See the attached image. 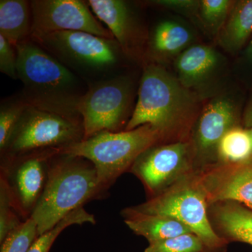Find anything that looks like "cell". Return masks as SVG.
<instances>
[{"mask_svg": "<svg viewBox=\"0 0 252 252\" xmlns=\"http://www.w3.org/2000/svg\"><path fill=\"white\" fill-rule=\"evenodd\" d=\"M194 94L163 68L151 64L144 68L138 98L125 130L149 125L164 143L187 140L197 112Z\"/></svg>", "mask_w": 252, "mask_h": 252, "instance_id": "obj_1", "label": "cell"}, {"mask_svg": "<svg viewBox=\"0 0 252 252\" xmlns=\"http://www.w3.org/2000/svg\"><path fill=\"white\" fill-rule=\"evenodd\" d=\"M16 49L25 102L82 122L77 104L86 91L74 72L31 38L19 43Z\"/></svg>", "mask_w": 252, "mask_h": 252, "instance_id": "obj_2", "label": "cell"}, {"mask_svg": "<svg viewBox=\"0 0 252 252\" xmlns=\"http://www.w3.org/2000/svg\"><path fill=\"white\" fill-rule=\"evenodd\" d=\"M109 194L99 185L90 160L59 152L50 158L45 188L31 217L41 235L71 212Z\"/></svg>", "mask_w": 252, "mask_h": 252, "instance_id": "obj_3", "label": "cell"}, {"mask_svg": "<svg viewBox=\"0 0 252 252\" xmlns=\"http://www.w3.org/2000/svg\"><path fill=\"white\" fill-rule=\"evenodd\" d=\"M160 143H164L160 134L152 126L144 125L132 130L102 131L59 152L90 160L95 167L99 185L109 193L112 186L129 172L141 154Z\"/></svg>", "mask_w": 252, "mask_h": 252, "instance_id": "obj_4", "label": "cell"}, {"mask_svg": "<svg viewBox=\"0 0 252 252\" xmlns=\"http://www.w3.org/2000/svg\"><path fill=\"white\" fill-rule=\"evenodd\" d=\"M138 213L170 217L203 240L210 252H224L228 243L219 237L209 220L206 194L195 172L157 196L129 207Z\"/></svg>", "mask_w": 252, "mask_h": 252, "instance_id": "obj_5", "label": "cell"}, {"mask_svg": "<svg viewBox=\"0 0 252 252\" xmlns=\"http://www.w3.org/2000/svg\"><path fill=\"white\" fill-rule=\"evenodd\" d=\"M31 38L69 69L93 75L110 72L123 52L115 39L86 32H55Z\"/></svg>", "mask_w": 252, "mask_h": 252, "instance_id": "obj_6", "label": "cell"}, {"mask_svg": "<svg viewBox=\"0 0 252 252\" xmlns=\"http://www.w3.org/2000/svg\"><path fill=\"white\" fill-rule=\"evenodd\" d=\"M84 137L82 122L28 105L1 154V160L61 149Z\"/></svg>", "mask_w": 252, "mask_h": 252, "instance_id": "obj_7", "label": "cell"}, {"mask_svg": "<svg viewBox=\"0 0 252 252\" xmlns=\"http://www.w3.org/2000/svg\"><path fill=\"white\" fill-rule=\"evenodd\" d=\"M131 97L132 88L126 78H109L89 86L77 104L84 140L102 131L125 130Z\"/></svg>", "mask_w": 252, "mask_h": 252, "instance_id": "obj_8", "label": "cell"}, {"mask_svg": "<svg viewBox=\"0 0 252 252\" xmlns=\"http://www.w3.org/2000/svg\"><path fill=\"white\" fill-rule=\"evenodd\" d=\"M194 161L191 141L160 143L141 154L129 172L142 182L149 199L195 172Z\"/></svg>", "mask_w": 252, "mask_h": 252, "instance_id": "obj_9", "label": "cell"}, {"mask_svg": "<svg viewBox=\"0 0 252 252\" xmlns=\"http://www.w3.org/2000/svg\"><path fill=\"white\" fill-rule=\"evenodd\" d=\"M59 149H49L1 160L0 179L7 185L23 220L32 215L48 177L49 162Z\"/></svg>", "mask_w": 252, "mask_h": 252, "instance_id": "obj_10", "label": "cell"}, {"mask_svg": "<svg viewBox=\"0 0 252 252\" xmlns=\"http://www.w3.org/2000/svg\"><path fill=\"white\" fill-rule=\"evenodd\" d=\"M31 7L32 35L60 31H81L114 39L109 30L94 16L87 1L32 0Z\"/></svg>", "mask_w": 252, "mask_h": 252, "instance_id": "obj_11", "label": "cell"}, {"mask_svg": "<svg viewBox=\"0 0 252 252\" xmlns=\"http://www.w3.org/2000/svg\"><path fill=\"white\" fill-rule=\"evenodd\" d=\"M238 125L234 103L226 97L213 99L203 109L193 134L195 172L217 163V148L223 136Z\"/></svg>", "mask_w": 252, "mask_h": 252, "instance_id": "obj_12", "label": "cell"}, {"mask_svg": "<svg viewBox=\"0 0 252 252\" xmlns=\"http://www.w3.org/2000/svg\"><path fill=\"white\" fill-rule=\"evenodd\" d=\"M195 173L208 205L229 200L252 209V160L239 164H214Z\"/></svg>", "mask_w": 252, "mask_h": 252, "instance_id": "obj_13", "label": "cell"}, {"mask_svg": "<svg viewBox=\"0 0 252 252\" xmlns=\"http://www.w3.org/2000/svg\"><path fill=\"white\" fill-rule=\"evenodd\" d=\"M209 220L220 238L252 245V209L235 201L209 204Z\"/></svg>", "mask_w": 252, "mask_h": 252, "instance_id": "obj_14", "label": "cell"}, {"mask_svg": "<svg viewBox=\"0 0 252 252\" xmlns=\"http://www.w3.org/2000/svg\"><path fill=\"white\" fill-rule=\"evenodd\" d=\"M91 11L101 23L107 26L122 48L127 54L135 39V24L128 5L122 0H89Z\"/></svg>", "mask_w": 252, "mask_h": 252, "instance_id": "obj_15", "label": "cell"}, {"mask_svg": "<svg viewBox=\"0 0 252 252\" xmlns=\"http://www.w3.org/2000/svg\"><path fill=\"white\" fill-rule=\"evenodd\" d=\"M121 215L135 234L144 237L149 244L157 243L185 233H192L186 225L170 217L144 215L126 207Z\"/></svg>", "mask_w": 252, "mask_h": 252, "instance_id": "obj_16", "label": "cell"}, {"mask_svg": "<svg viewBox=\"0 0 252 252\" xmlns=\"http://www.w3.org/2000/svg\"><path fill=\"white\" fill-rule=\"evenodd\" d=\"M219 61L218 54L210 46H190L179 55L176 60L179 80L188 89L197 85L213 72Z\"/></svg>", "mask_w": 252, "mask_h": 252, "instance_id": "obj_17", "label": "cell"}, {"mask_svg": "<svg viewBox=\"0 0 252 252\" xmlns=\"http://www.w3.org/2000/svg\"><path fill=\"white\" fill-rule=\"evenodd\" d=\"M32 29L31 1H0V34L6 40L16 46L31 37Z\"/></svg>", "mask_w": 252, "mask_h": 252, "instance_id": "obj_18", "label": "cell"}, {"mask_svg": "<svg viewBox=\"0 0 252 252\" xmlns=\"http://www.w3.org/2000/svg\"><path fill=\"white\" fill-rule=\"evenodd\" d=\"M252 36V0L234 4L220 34V42L230 51H238Z\"/></svg>", "mask_w": 252, "mask_h": 252, "instance_id": "obj_19", "label": "cell"}, {"mask_svg": "<svg viewBox=\"0 0 252 252\" xmlns=\"http://www.w3.org/2000/svg\"><path fill=\"white\" fill-rule=\"evenodd\" d=\"M191 39V33L183 25L174 21H164L154 30L151 49L158 56L171 57L182 54Z\"/></svg>", "mask_w": 252, "mask_h": 252, "instance_id": "obj_20", "label": "cell"}, {"mask_svg": "<svg viewBox=\"0 0 252 252\" xmlns=\"http://www.w3.org/2000/svg\"><path fill=\"white\" fill-rule=\"evenodd\" d=\"M252 160V140L248 129L237 126L222 137L217 148V163L239 164Z\"/></svg>", "mask_w": 252, "mask_h": 252, "instance_id": "obj_21", "label": "cell"}, {"mask_svg": "<svg viewBox=\"0 0 252 252\" xmlns=\"http://www.w3.org/2000/svg\"><path fill=\"white\" fill-rule=\"evenodd\" d=\"M87 223L95 224V218L94 215L86 211L84 207H79L63 219L51 229L39 235L28 252H49L56 239L63 230L71 225Z\"/></svg>", "mask_w": 252, "mask_h": 252, "instance_id": "obj_22", "label": "cell"}, {"mask_svg": "<svg viewBox=\"0 0 252 252\" xmlns=\"http://www.w3.org/2000/svg\"><path fill=\"white\" fill-rule=\"evenodd\" d=\"M28 104L17 98L2 102L0 108V153L4 152Z\"/></svg>", "mask_w": 252, "mask_h": 252, "instance_id": "obj_23", "label": "cell"}, {"mask_svg": "<svg viewBox=\"0 0 252 252\" xmlns=\"http://www.w3.org/2000/svg\"><path fill=\"white\" fill-rule=\"evenodd\" d=\"M25 221L15 205L9 188L0 179V243Z\"/></svg>", "mask_w": 252, "mask_h": 252, "instance_id": "obj_24", "label": "cell"}, {"mask_svg": "<svg viewBox=\"0 0 252 252\" xmlns=\"http://www.w3.org/2000/svg\"><path fill=\"white\" fill-rule=\"evenodd\" d=\"M39 236L37 225L30 217L0 243V252H28Z\"/></svg>", "mask_w": 252, "mask_h": 252, "instance_id": "obj_25", "label": "cell"}, {"mask_svg": "<svg viewBox=\"0 0 252 252\" xmlns=\"http://www.w3.org/2000/svg\"><path fill=\"white\" fill-rule=\"evenodd\" d=\"M144 252H210L198 235L185 233L149 244Z\"/></svg>", "mask_w": 252, "mask_h": 252, "instance_id": "obj_26", "label": "cell"}, {"mask_svg": "<svg viewBox=\"0 0 252 252\" xmlns=\"http://www.w3.org/2000/svg\"><path fill=\"white\" fill-rule=\"evenodd\" d=\"M233 1L228 0H203L200 1V16L207 26L217 30L223 25L232 11Z\"/></svg>", "mask_w": 252, "mask_h": 252, "instance_id": "obj_27", "label": "cell"}, {"mask_svg": "<svg viewBox=\"0 0 252 252\" xmlns=\"http://www.w3.org/2000/svg\"><path fill=\"white\" fill-rule=\"evenodd\" d=\"M0 71L11 79H18L16 46L0 34Z\"/></svg>", "mask_w": 252, "mask_h": 252, "instance_id": "obj_28", "label": "cell"}, {"mask_svg": "<svg viewBox=\"0 0 252 252\" xmlns=\"http://www.w3.org/2000/svg\"><path fill=\"white\" fill-rule=\"evenodd\" d=\"M153 4L160 5L170 9L189 11L194 10L200 5V2L192 0H158L154 1Z\"/></svg>", "mask_w": 252, "mask_h": 252, "instance_id": "obj_29", "label": "cell"}, {"mask_svg": "<svg viewBox=\"0 0 252 252\" xmlns=\"http://www.w3.org/2000/svg\"><path fill=\"white\" fill-rule=\"evenodd\" d=\"M243 122L245 128L249 129L252 127V98L244 112Z\"/></svg>", "mask_w": 252, "mask_h": 252, "instance_id": "obj_30", "label": "cell"}, {"mask_svg": "<svg viewBox=\"0 0 252 252\" xmlns=\"http://www.w3.org/2000/svg\"><path fill=\"white\" fill-rule=\"evenodd\" d=\"M245 55H246L247 59L252 63V36L250 41H249L248 45L247 46L246 51H245Z\"/></svg>", "mask_w": 252, "mask_h": 252, "instance_id": "obj_31", "label": "cell"}, {"mask_svg": "<svg viewBox=\"0 0 252 252\" xmlns=\"http://www.w3.org/2000/svg\"><path fill=\"white\" fill-rule=\"evenodd\" d=\"M249 132H250V136H251V138L252 140V127H250V128L248 129Z\"/></svg>", "mask_w": 252, "mask_h": 252, "instance_id": "obj_32", "label": "cell"}]
</instances>
